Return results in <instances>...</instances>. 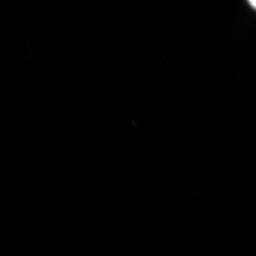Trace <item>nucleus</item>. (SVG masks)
<instances>
[{
	"mask_svg": "<svg viewBox=\"0 0 256 256\" xmlns=\"http://www.w3.org/2000/svg\"><path fill=\"white\" fill-rule=\"evenodd\" d=\"M249 4L254 10H256V0H252V1H249Z\"/></svg>",
	"mask_w": 256,
	"mask_h": 256,
	"instance_id": "f257e3e1",
	"label": "nucleus"
}]
</instances>
